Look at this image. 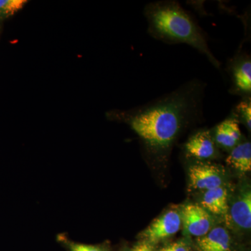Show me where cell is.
<instances>
[{"mask_svg":"<svg viewBox=\"0 0 251 251\" xmlns=\"http://www.w3.org/2000/svg\"><path fill=\"white\" fill-rule=\"evenodd\" d=\"M205 90L203 81L193 79L121 115L149 150L166 151L185 126L202 113Z\"/></svg>","mask_w":251,"mask_h":251,"instance_id":"6da1fadb","label":"cell"},{"mask_svg":"<svg viewBox=\"0 0 251 251\" xmlns=\"http://www.w3.org/2000/svg\"><path fill=\"white\" fill-rule=\"evenodd\" d=\"M148 33L153 38L169 44H184L204 54L217 69L221 63L208 45L204 31L179 2L161 0L148 3L144 9Z\"/></svg>","mask_w":251,"mask_h":251,"instance_id":"7a4b0ae2","label":"cell"},{"mask_svg":"<svg viewBox=\"0 0 251 251\" xmlns=\"http://www.w3.org/2000/svg\"><path fill=\"white\" fill-rule=\"evenodd\" d=\"M228 72L231 77L229 92L242 98L251 97V59L246 52H238L230 59Z\"/></svg>","mask_w":251,"mask_h":251,"instance_id":"3957f363","label":"cell"},{"mask_svg":"<svg viewBox=\"0 0 251 251\" xmlns=\"http://www.w3.org/2000/svg\"><path fill=\"white\" fill-rule=\"evenodd\" d=\"M181 227L180 213L171 210L154 220L144 231L143 236L149 243H156L177 233Z\"/></svg>","mask_w":251,"mask_h":251,"instance_id":"277c9868","label":"cell"},{"mask_svg":"<svg viewBox=\"0 0 251 251\" xmlns=\"http://www.w3.org/2000/svg\"><path fill=\"white\" fill-rule=\"evenodd\" d=\"M190 184L194 189H214L223 186L224 176L219 167L206 163L192 165L188 170Z\"/></svg>","mask_w":251,"mask_h":251,"instance_id":"5b68a950","label":"cell"},{"mask_svg":"<svg viewBox=\"0 0 251 251\" xmlns=\"http://www.w3.org/2000/svg\"><path fill=\"white\" fill-rule=\"evenodd\" d=\"M181 224L188 234L201 237L211 230L212 220L208 211L198 204H187L181 214Z\"/></svg>","mask_w":251,"mask_h":251,"instance_id":"8992f818","label":"cell"},{"mask_svg":"<svg viewBox=\"0 0 251 251\" xmlns=\"http://www.w3.org/2000/svg\"><path fill=\"white\" fill-rule=\"evenodd\" d=\"M186 155L198 160L214 158L217 153L216 143L211 132L202 129L193 133L184 145Z\"/></svg>","mask_w":251,"mask_h":251,"instance_id":"52a82bcc","label":"cell"},{"mask_svg":"<svg viewBox=\"0 0 251 251\" xmlns=\"http://www.w3.org/2000/svg\"><path fill=\"white\" fill-rule=\"evenodd\" d=\"M211 135L216 145L230 150L241 143L242 138L239 122L232 115L216 126Z\"/></svg>","mask_w":251,"mask_h":251,"instance_id":"ba28073f","label":"cell"},{"mask_svg":"<svg viewBox=\"0 0 251 251\" xmlns=\"http://www.w3.org/2000/svg\"><path fill=\"white\" fill-rule=\"evenodd\" d=\"M229 220L239 228L251 227V193L250 189L243 190L228 209Z\"/></svg>","mask_w":251,"mask_h":251,"instance_id":"9c48e42d","label":"cell"},{"mask_svg":"<svg viewBox=\"0 0 251 251\" xmlns=\"http://www.w3.org/2000/svg\"><path fill=\"white\" fill-rule=\"evenodd\" d=\"M197 245L200 251H230V237L224 227H214L198 237Z\"/></svg>","mask_w":251,"mask_h":251,"instance_id":"30bf717a","label":"cell"},{"mask_svg":"<svg viewBox=\"0 0 251 251\" xmlns=\"http://www.w3.org/2000/svg\"><path fill=\"white\" fill-rule=\"evenodd\" d=\"M228 193L224 186L214 189L208 190L203 196L201 204L205 210L217 215L227 214L229 206Z\"/></svg>","mask_w":251,"mask_h":251,"instance_id":"8fae6325","label":"cell"},{"mask_svg":"<svg viewBox=\"0 0 251 251\" xmlns=\"http://www.w3.org/2000/svg\"><path fill=\"white\" fill-rule=\"evenodd\" d=\"M229 166L232 167L241 173H249L251 171V142H241L232 149L226 160Z\"/></svg>","mask_w":251,"mask_h":251,"instance_id":"7c38bea8","label":"cell"},{"mask_svg":"<svg viewBox=\"0 0 251 251\" xmlns=\"http://www.w3.org/2000/svg\"><path fill=\"white\" fill-rule=\"evenodd\" d=\"M232 115L237 121L244 124L248 130L251 131V97L242 98L234 107Z\"/></svg>","mask_w":251,"mask_h":251,"instance_id":"4fadbf2b","label":"cell"},{"mask_svg":"<svg viewBox=\"0 0 251 251\" xmlns=\"http://www.w3.org/2000/svg\"><path fill=\"white\" fill-rule=\"evenodd\" d=\"M27 3L26 0H0V19L14 16Z\"/></svg>","mask_w":251,"mask_h":251,"instance_id":"5bb4252c","label":"cell"},{"mask_svg":"<svg viewBox=\"0 0 251 251\" xmlns=\"http://www.w3.org/2000/svg\"><path fill=\"white\" fill-rule=\"evenodd\" d=\"M71 251H103L100 248L95 246L85 245V244H69Z\"/></svg>","mask_w":251,"mask_h":251,"instance_id":"9a60e30c","label":"cell"},{"mask_svg":"<svg viewBox=\"0 0 251 251\" xmlns=\"http://www.w3.org/2000/svg\"><path fill=\"white\" fill-rule=\"evenodd\" d=\"M159 251H188L187 245L184 242H179L173 243L162 248Z\"/></svg>","mask_w":251,"mask_h":251,"instance_id":"2e32d148","label":"cell"},{"mask_svg":"<svg viewBox=\"0 0 251 251\" xmlns=\"http://www.w3.org/2000/svg\"><path fill=\"white\" fill-rule=\"evenodd\" d=\"M133 251H153V248L150 243L143 242L136 246Z\"/></svg>","mask_w":251,"mask_h":251,"instance_id":"e0dca14e","label":"cell"}]
</instances>
